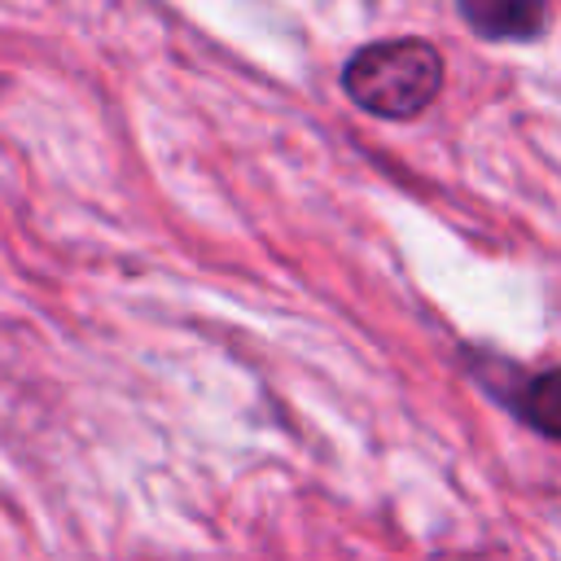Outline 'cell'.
<instances>
[{
	"label": "cell",
	"instance_id": "1",
	"mask_svg": "<svg viewBox=\"0 0 561 561\" xmlns=\"http://www.w3.org/2000/svg\"><path fill=\"white\" fill-rule=\"evenodd\" d=\"M342 92L373 118H416L443 92V53L430 39H377L342 61Z\"/></svg>",
	"mask_w": 561,
	"mask_h": 561
},
{
	"label": "cell",
	"instance_id": "2",
	"mask_svg": "<svg viewBox=\"0 0 561 561\" xmlns=\"http://www.w3.org/2000/svg\"><path fill=\"white\" fill-rule=\"evenodd\" d=\"M456 13L491 44H530L548 31V0H456Z\"/></svg>",
	"mask_w": 561,
	"mask_h": 561
},
{
	"label": "cell",
	"instance_id": "3",
	"mask_svg": "<svg viewBox=\"0 0 561 561\" xmlns=\"http://www.w3.org/2000/svg\"><path fill=\"white\" fill-rule=\"evenodd\" d=\"M504 408H513L535 434L543 438H561V368H543L522 377L513 390L500 394Z\"/></svg>",
	"mask_w": 561,
	"mask_h": 561
}]
</instances>
